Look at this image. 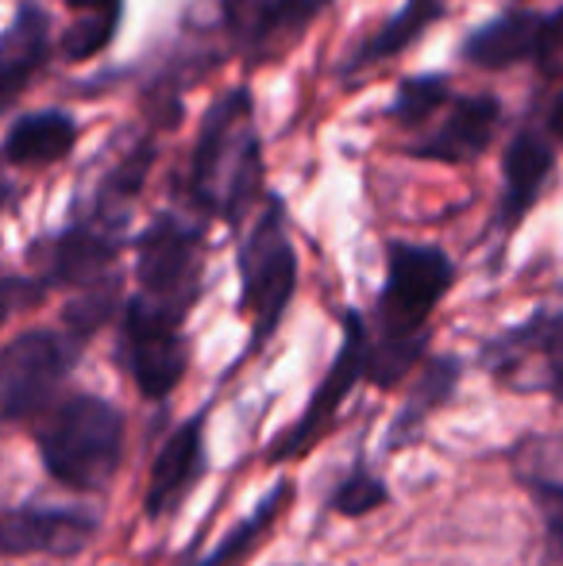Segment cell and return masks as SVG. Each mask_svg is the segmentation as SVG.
<instances>
[{
    "instance_id": "cell-1",
    "label": "cell",
    "mask_w": 563,
    "mask_h": 566,
    "mask_svg": "<svg viewBox=\"0 0 563 566\" xmlns=\"http://www.w3.org/2000/svg\"><path fill=\"white\" fill-rule=\"evenodd\" d=\"M456 285V262L432 243H386V277L371 313L367 381L394 389L428 363L432 313Z\"/></svg>"
},
{
    "instance_id": "cell-2",
    "label": "cell",
    "mask_w": 563,
    "mask_h": 566,
    "mask_svg": "<svg viewBox=\"0 0 563 566\" xmlns=\"http://www.w3.org/2000/svg\"><path fill=\"white\" fill-rule=\"evenodd\" d=\"M259 189H263V139H259L256 97L248 85H232L201 116L181 174V193L201 220H225L228 228H240Z\"/></svg>"
},
{
    "instance_id": "cell-3",
    "label": "cell",
    "mask_w": 563,
    "mask_h": 566,
    "mask_svg": "<svg viewBox=\"0 0 563 566\" xmlns=\"http://www.w3.org/2000/svg\"><path fill=\"white\" fill-rule=\"evenodd\" d=\"M329 4L332 0H189L181 35L194 43V54H205V66L212 59L267 66L285 59Z\"/></svg>"
},
{
    "instance_id": "cell-4",
    "label": "cell",
    "mask_w": 563,
    "mask_h": 566,
    "mask_svg": "<svg viewBox=\"0 0 563 566\" xmlns=\"http://www.w3.org/2000/svg\"><path fill=\"white\" fill-rule=\"evenodd\" d=\"M128 420L108 397L70 394L35 420V451L43 470L74 493H101L124 462Z\"/></svg>"
},
{
    "instance_id": "cell-5",
    "label": "cell",
    "mask_w": 563,
    "mask_h": 566,
    "mask_svg": "<svg viewBox=\"0 0 563 566\" xmlns=\"http://www.w3.org/2000/svg\"><path fill=\"white\" fill-rule=\"evenodd\" d=\"M236 270H240V316L248 321V355H259L282 328L285 308L298 293V251L290 239V212L279 193L263 197V209L243 231Z\"/></svg>"
},
{
    "instance_id": "cell-6",
    "label": "cell",
    "mask_w": 563,
    "mask_h": 566,
    "mask_svg": "<svg viewBox=\"0 0 563 566\" xmlns=\"http://www.w3.org/2000/svg\"><path fill=\"white\" fill-rule=\"evenodd\" d=\"M205 220L197 212L163 209L136 235V290L128 301L186 324L201 297Z\"/></svg>"
},
{
    "instance_id": "cell-7",
    "label": "cell",
    "mask_w": 563,
    "mask_h": 566,
    "mask_svg": "<svg viewBox=\"0 0 563 566\" xmlns=\"http://www.w3.org/2000/svg\"><path fill=\"white\" fill-rule=\"evenodd\" d=\"M82 358V339L66 328H28L0 355V409L8 424L39 420L62 401V386Z\"/></svg>"
},
{
    "instance_id": "cell-8",
    "label": "cell",
    "mask_w": 563,
    "mask_h": 566,
    "mask_svg": "<svg viewBox=\"0 0 563 566\" xmlns=\"http://www.w3.org/2000/svg\"><path fill=\"white\" fill-rule=\"evenodd\" d=\"M340 328H344L340 350L332 355L329 370L316 381L313 397L305 401L301 417L271 440V448H267V467H282V462H293L313 451L316 443L336 428L340 409H344V401L355 394V386L367 381V355H371L367 321H363L355 308H347V313L340 316Z\"/></svg>"
},
{
    "instance_id": "cell-9",
    "label": "cell",
    "mask_w": 563,
    "mask_h": 566,
    "mask_svg": "<svg viewBox=\"0 0 563 566\" xmlns=\"http://www.w3.org/2000/svg\"><path fill=\"white\" fill-rule=\"evenodd\" d=\"M479 363L513 394H549L563 401V305H541L513 328L482 343Z\"/></svg>"
},
{
    "instance_id": "cell-10",
    "label": "cell",
    "mask_w": 563,
    "mask_h": 566,
    "mask_svg": "<svg viewBox=\"0 0 563 566\" xmlns=\"http://www.w3.org/2000/svg\"><path fill=\"white\" fill-rule=\"evenodd\" d=\"M121 366L147 401H166L186 378L189 366V339L186 324L170 316L147 313L136 301L124 297L121 308Z\"/></svg>"
},
{
    "instance_id": "cell-11",
    "label": "cell",
    "mask_w": 563,
    "mask_h": 566,
    "mask_svg": "<svg viewBox=\"0 0 563 566\" xmlns=\"http://www.w3.org/2000/svg\"><path fill=\"white\" fill-rule=\"evenodd\" d=\"M498 127H502V101L494 93H463V97L456 93L448 108L417 135H409L402 150L421 163L463 166L487 155Z\"/></svg>"
},
{
    "instance_id": "cell-12",
    "label": "cell",
    "mask_w": 563,
    "mask_h": 566,
    "mask_svg": "<svg viewBox=\"0 0 563 566\" xmlns=\"http://www.w3.org/2000/svg\"><path fill=\"white\" fill-rule=\"evenodd\" d=\"M97 528L101 516L90 505H8L0 521V547L4 559H74L97 539Z\"/></svg>"
},
{
    "instance_id": "cell-13",
    "label": "cell",
    "mask_w": 563,
    "mask_h": 566,
    "mask_svg": "<svg viewBox=\"0 0 563 566\" xmlns=\"http://www.w3.org/2000/svg\"><path fill=\"white\" fill-rule=\"evenodd\" d=\"M212 401H205L189 420H181L163 440L155 462L147 470V493H143V513L147 521H166L178 513L181 501L194 493V485L209 470V448H205V424H209Z\"/></svg>"
},
{
    "instance_id": "cell-14",
    "label": "cell",
    "mask_w": 563,
    "mask_h": 566,
    "mask_svg": "<svg viewBox=\"0 0 563 566\" xmlns=\"http://www.w3.org/2000/svg\"><path fill=\"white\" fill-rule=\"evenodd\" d=\"M556 174V147L536 124H521L513 132L510 147L502 150V193H498L494 228L513 235L521 220L536 209V201L549 189Z\"/></svg>"
},
{
    "instance_id": "cell-15",
    "label": "cell",
    "mask_w": 563,
    "mask_h": 566,
    "mask_svg": "<svg viewBox=\"0 0 563 566\" xmlns=\"http://www.w3.org/2000/svg\"><path fill=\"white\" fill-rule=\"evenodd\" d=\"M513 470L544 516L541 566H563V440L560 436L521 440L513 448Z\"/></svg>"
},
{
    "instance_id": "cell-16",
    "label": "cell",
    "mask_w": 563,
    "mask_h": 566,
    "mask_svg": "<svg viewBox=\"0 0 563 566\" xmlns=\"http://www.w3.org/2000/svg\"><path fill=\"white\" fill-rule=\"evenodd\" d=\"M544 28H549V12L505 8L494 20L475 28L463 39L459 54H463V62H471L479 70H510L521 66V62H541Z\"/></svg>"
},
{
    "instance_id": "cell-17",
    "label": "cell",
    "mask_w": 563,
    "mask_h": 566,
    "mask_svg": "<svg viewBox=\"0 0 563 566\" xmlns=\"http://www.w3.org/2000/svg\"><path fill=\"white\" fill-rule=\"evenodd\" d=\"M51 59V15L39 0H20L0 39V101L12 105Z\"/></svg>"
},
{
    "instance_id": "cell-18",
    "label": "cell",
    "mask_w": 563,
    "mask_h": 566,
    "mask_svg": "<svg viewBox=\"0 0 563 566\" xmlns=\"http://www.w3.org/2000/svg\"><path fill=\"white\" fill-rule=\"evenodd\" d=\"M459 378H463V363L451 355H432L428 363L417 370V378L409 381L406 401L394 412L390 428H386V451L409 448L425 436V424L432 412H440L444 405L456 397Z\"/></svg>"
},
{
    "instance_id": "cell-19",
    "label": "cell",
    "mask_w": 563,
    "mask_h": 566,
    "mask_svg": "<svg viewBox=\"0 0 563 566\" xmlns=\"http://www.w3.org/2000/svg\"><path fill=\"white\" fill-rule=\"evenodd\" d=\"M77 119L66 108H35V113L12 116L4 132V163L12 170H43L74 150Z\"/></svg>"
},
{
    "instance_id": "cell-20",
    "label": "cell",
    "mask_w": 563,
    "mask_h": 566,
    "mask_svg": "<svg viewBox=\"0 0 563 566\" xmlns=\"http://www.w3.org/2000/svg\"><path fill=\"white\" fill-rule=\"evenodd\" d=\"M444 12H448L444 0H406L398 12L386 15V23L375 35H367L363 43H355L352 51H347V59L340 62L336 74L355 77V74H363V70L378 66V62H390V59H398V54H406L428 28H436V23L444 20Z\"/></svg>"
},
{
    "instance_id": "cell-21",
    "label": "cell",
    "mask_w": 563,
    "mask_h": 566,
    "mask_svg": "<svg viewBox=\"0 0 563 566\" xmlns=\"http://www.w3.org/2000/svg\"><path fill=\"white\" fill-rule=\"evenodd\" d=\"M290 497H293V482L290 478H279V482H274L271 490L256 501V509L220 536V544L212 547L209 555H201V559H186V566H240L267 539L271 524L279 521V516L285 513V505H290Z\"/></svg>"
},
{
    "instance_id": "cell-22",
    "label": "cell",
    "mask_w": 563,
    "mask_h": 566,
    "mask_svg": "<svg viewBox=\"0 0 563 566\" xmlns=\"http://www.w3.org/2000/svg\"><path fill=\"white\" fill-rule=\"evenodd\" d=\"M451 97H456V90H451L448 74H409V77H402L398 90H394V101H390V108H386V116L398 127H406L409 135H417L448 108Z\"/></svg>"
},
{
    "instance_id": "cell-23",
    "label": "cell",
    "mask_w": 563,
    "mask_h": 566,
    "mask_svg": "<svg viewBox=\"0 0 563 566\" xmlns=\"http://www.w3.org/2000/svg\"><path fill=\"white\" fill-rule=\"evenodd\" d=\"M386 501H390V485H386L367 462H355V467L340 478L336 490H332L329 509L340 516H367V513H375V509H383Z\"/></svg>"
},
{
    "instance_id": "cell-24",
    "label": "cell",
    "mask_w": 563,
    "mask_h": 566,
    "mask_svg": "<svg viewBox=\"0 0 563 566\" xmlns=\"http://www.w3.org/2000/svg\"><path fill=\"white\" fill-rule=\"evenodd\" d=\"M536 66L544 74H556L563 70V8L549 12V28H544V51H541V62Z\"/></svg>"
},
{
    "instance_id": "cell-25",
    "label": "cell",
    "mask_w": 563,
    "mask_h": 566,
    "mask_svg": "<svg viewBox=\"0 0 563 566\" xmlns=\"http://www.w3.org/2000/svg\"><path fill=\"white\" fill-rule=\"evenodd\" d=\"M549 132H552V139H560V143H563V85H560L556 101H552V113H549Z\"/></svg>"
}]
</instances>
